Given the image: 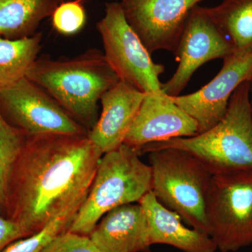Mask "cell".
Segmentation results:
<instances>
[{
  "label": "cell",
  "mask_w": 252,
  "mask_h": 252,
  "mask_svg": "<svg viewBox=\"0 0 252 252\" xmlns=\"http://www.w3.org/2000/svg\"><path fill=\"white\" fill-rule=\"evenodd\" d=\"M102 155L88 135L29 136L11 176L4 216L26 238L59 217L77 215Z\"/></svg>",
  "instance_id": "1"
},
{
  "label": "cell",
  "mask_w": 252,
  "mask_h": 252,
  "mask_svg": "<svg viewBox=\"0 0 252 252\" xmlns=\"http://www.w3.org/2000/svg\"><path fill=\"white\" fill-rule=\"evenodd\" d=\"M26 77L47 91L89 132L98 120L101 97L119 81L97 49L73 59H37Z\"/></svg>",
  "instance_id": "2"
},
{
  "label": "cell",
  "mask_w": 252,
  "mask_h": 252,
  "mask_svg": "<svg viewBox=\"0 0 252 252\" xmlns=\"http://www.w3.org/2000/svg\"><path fill=\"white\" fill-rule=\"evenodd\" d=\"M166 148L191 154L213 175L252 169V117L250 81L238 86L230 97L224 117L210 130L190 137L147 144L141 153Z\"/></svg>",
  "instance_id": "3"
},
{
  "label": "cell",
  "mask_w": 252,
  "mask_h": 252,
  "mask_svg": "<svg viewBox=\"0 0 252 252\" xmlns=\"http://www.w3.org/2000/svg\"><path fill=\"white\" fill-rule=\"evenodd\" d=\"M140 155L125 144L102 155L89 194L69 231L89 236L106 213L121 205L138 203L152 190V167Z\"/></svg>",
  "instance_id": "4"
},
{
  "label": "cell",
  "mask_w": 252,
  "mask_h": 252,
  "mask_svg": "<svg viewBox=\"0 0 252 252\" xmlns=\"http://www.w3.org/2000/svg\"><path fill=\"white\" fill-rule=\"evenodd\" d=\"M157 200L187 225L210 235L206 202L213 174L191 154L175 148L149 153Z\"/></svg>",
  "instance_id": "5"
},
{
  "label": "cell",
  "mask_w": 252,
  "mask_h": 252,
  "mask_svg": "<svg viewBox=\"0 0 252 252\" xmlns=\"http://www.w3.org/2000/svg\"><path fill=\"white\" fill-rule=\"evenodd\" d=\"M206 216L217 250L235 252L252 245V169L212 176Z\"/></svg>",
  "instance_id": "6"
},
{
  "label": "cell",
  "mask_w": 252,
  "mask_h": 252,
  "mask_svg": "<svg viewBox=\"0 0 252 252\" xmlns=\"http://www.w3.org/2000/svg\"><path fill=\"white\" fill-rule=\"evenodd\" d=\"M97 30L104 58L119 80L144 94H165L159 79L165 66L154 62L152 54L127 23L119 3L106 4Z\"/></svg>",
  "instance_id": "7"
},
{
  "label": "cell",
  "mask_w": 252,
  "mask_h": 252,
  "mask_svg": "<svg viewBox=\"0 0 252 252\" xmlns=\"http://www.w3.org/2000/svg\"><path fill=\"white\" fill-rule=\"evenodd\" d=\"M0 112L11 126L28 137L89 133L47 91L27 77L0 91Z\"/></svg>",
  "instance_id": "8"
},
{
  "label": "cell",
  "mask_w": 252,
  "mask_h": 252,
  "mask_svg": "<svg viewBox=\"0 0 252 252\" xmlns=\"http://www.w3.org/2000/svg\"><path fill=\"white\" fill-rule=\"evenodd\" d=\"M233 54L210 8L195 6L187 18L174 54L178 67L162 84V92L168 96L180 95L197 69L212 60H223Z\"/></svg>",
  "instance_id": "9"
},
{
  "label": "cell",
  "mask_w": 252,
  "mask_h": 252,
  "mask_svg": "<svg viewBox=\"0 0 252 252\" xmlns=\"http://www.w3.org/2000/svg\"><path fill=\"white\" fill-rule=\"evenodd\" d=\"M203 0H114L127 23L152 54H175L191 10Z\"/></svg>",
  "instance_id": "10"
},
{
  "label": "cell",
  "mask_w": 252,
  "mask_h": 252,
  "mask_svg": "<svg viewBox=\"0 0 252 252\" xmlns=\"http://www.w3.org/2000/svg\"><path fill=\"white\" fill-rule=\"evenodd\" d=\"M252 78V52L233 54L223 59L220 72L201 89L193 94L170 97L197 122L200 134L223 119L232 94L239 86Z\"/></svg>",
  "instance_id": "11"
},
{
  "label": "cell",
  "mask_w": 252,
  "mask_h": 252,
  "mask_svg": "<svg viewBox=\"0 0 252 252\" xmlns=\"http://www.w3.org/2000/svg\"><path fill=\"white\" fill-rule=\"evenodd\" d=\"M197 122L165 94H146L124 144L140 150L147 144L198 135Z\"/></svg>",
  "instance_id": "12"
},
{
  "label": "cell",
  "mask_w": 252,
  "mask_h": 252,
  "mask_svg": "<svg viewBox=\"0 0 252 252\" xmlns=\"http://www.w3.org/2000/svg\"><path fill=\"white\" fill-rule=\"evenodd\" d=\"M146 94L119 80L102 97V112L88 137L104 154L124 144Z\"/></svg>",
  "instance_id": "13"
},
{
  "label": "cell",
  "mask_w": 252,
  "mask_h": 252,
  "mask_svg": "<svg viewBox=\"0 0 252 252\" xmlns=\"http://www.w3.org/2000/svg\"><path fill=\"white\" fill-rule=\"evenodd\" d=\"M89 238L99 252H151L148 222L138 203L106 213Z\"/></svg>",
  "instance_id": "14"
},
{
  "label": "cell",
  "mask_w": 252,
  "mask_h": 252,
  "mask_svg": "<svg viewBox=\"0 0 252 252\" xmlns=\"http://www.w3.org/2000/svg\"><path fill=\"white\" fill-rule=\"evenodd\" d=\"M138 203L147 217L152 246L166 245L182 252H216V245L210 235L184 224L182 218L162 205L152 190Z\"/></svg>",
  "instance_id": "15"
},
{
  "label": "cell",
  "mask_w": 252,
  "mask_h": 252,
  "mask_svg": "<svg viewBox=\"0 0 252 252\" xmlns=\"http://www.w3.org/2000/svg\"><path fill=\"white\" fill-rule=\"evenodd\" d=\"M59 0H0V36L18 39L35 34L43 20L51 16Z\"/></svg>",
  "instance_id": "16"
},
{
  "label": "cell",
  "mask_w": 252,
  "mask_h": 252,
  "mask_svg": "<svg viewBox=\"0 0 252 252\" xmlns=\"http://www.w3.org/2000/svg\"><path fill=\"white\" fill-rule=\"evenodd\" d=\"M210 11L233 54L252 52V0H223Z\"/></svg>",
  "instance_id": "17"
},
{
  "label": "cell",
  "mask_w": 252,
  "mask_h": 252,
  "mask_svg": "<svg viewBox=\"0 0 252 252\" xmlns=\"http://www.w3.org/2000/svg\"><path fill=\"white\" fill-rule=\"evenodd\" d=\"M42 34L10 39L0 36V91L26 77L38 59Z\"/></svg>",
  "instance_id": "18"
},
{
  "label": "cell",
  "mask_w": 252,
  "mask_h": 252,
  "mask_svg": "<svg viewBox=\"0 0 252 252\" xmlns=\"http://www.w3.org/2000/svg\"><path fill=\"white\" fill-rule=\"evenodd\" d=\"M28 136L11 126L0 112V214L4 215L10 181Z\"/></svg>",
  "instance_id": "19"
},
{
  "label": "cell",
  "mask_w": 252,
  "mask_h": 252,
  "mask_svg": "<svg viewBox=\"0 0 252 252\" xmlns=\"http://www.w3.org/2000/svg\"><path fill=\"white\" fill-rule=\"evenodd\" d=\"M75 216L59 217L35 234L13 242L1 252H41L53 239L69 230Z\"/></svg>",
  "instance_id": "20"
},
{
  "label": "cell",
  "mask_w": 252,
  "mask_h": 252,
  "mask_svg": "<svg viewBox=\"0 0 252 252\" xmlns=\"http://www.w3.org/2000/svg\"><path fill=\"white\" fill-rule=\"evenodd\" d=\"M82 1L62 3L54 10L51 15L53 26L60 34L73 35L85 26L86 15Z\"/></svg>",
  "instance_id": "21"
},
{
  "label": "cell",
  "mask_w": 252,
  "mask_h": 252,
  "mask_svg": "<svg viewBox=\"0 0 252 252\" xmlns=\"http://www.w3.org/2000/svg\"><path fill=\"white\" fill-rule=\"evenodd\" d=\"M41 252H99L88 235L67 231L61 233Z\"/></svg>",
  "instance_id": "22"
},
{
  "label": "cell",
  "mask_w": 252,
  "mask_h": 252,
  "mask_svg": "<svg viewBox=\"0 0 252 252\" xmlns=\"http://www.w3.org/2000/svg\"><path fill=\"white\" fill-rule=\"evenodd\" d=\"M26 238L18 224L0 214V252L19 239Z\"/></svg>",
  "instance_id": "23"
},
{
  "label": "cell",
  "mask_w": 252,
  "mask_h": 252,
  "mask_svg": "<svg viewBox=\"0 0 252 252\" xmlns=\"http://www.w3.org/2000/svg\"><path fill=\"white\" fill-rule=\"evenodd\" d=\"M250 104L252 117V78L250 81Z\"/></svg>",
  "instance_id": "24"
},
{
  "label": "cell",
  "mask_w": 252,
  "mask_h": 252,
  "mask_svg": "<svg viewBox=\"0 0 252 252\" xmlns=\"http://www.w3.org/2000/svg\"><path fill=\"white\" fill-rule=\"evenodd\" d=\"M59 1H60V0H59Z\"/></svg>",
  "instance_id": "25"
}]
</instances>
